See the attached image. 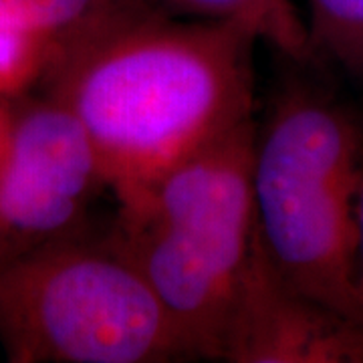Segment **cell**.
Segmentation results:
<instances>
[{
	"instance_id": "cell-3",
	"label": "cell",
	"mask_w": 363,
	"mask_h": 363,
	"mask_svg": "<svg viewBox=\"0 0 363 363\" xmlns=\"http://www.w3.org/2000/svg\"><path fill=\"white\" fill-rule=\"evenodd\" d=\"M363 125L319 87L281 91L252 145L257 240L286 285L362 321L357 196Z\"/></svg>"
},
{
	"instance_id": "cell-1",
	"label": "cell",
	"mask_w": 363,
	"mask_h": 363,
	"mask_svg": "<svg viewBox=\"0 0 363 363\" xmlns=\"http://www.w3.org/2000/svg\"><path fill=\"white\" fill-rule=\"evenodd\" d=\"M226 23L152 11L55 61L43 81L117 196L252 119V47Z\"/></svg>"
},
{
	"instance_id": "cell-12",
	"label": "cell",
	"mask_w": 363,
	"mask_h": 363,
	"mask_svg": "<svg viewBox=\"0 0 363 363\" xmlns=\"http://www.w3.org/2000/svg\"><path fill=\"white\" fill-rule=\"evenodd\" d=\"M2 121H4V111L0 109V131H2Z\"/></svg>"
},
{
	"instance_id": "cell-5",
	"label": "cell",
	"mask_w": 363,
	"mask_h": 363,
	"mask_svg": "<svg viewBox=\"0 0 363 363\" xmlns=\"http://www.w3.org/2000/svg\"><path fill=\"white\" fill-rule=\"evenodd\" d=\"M107 188L87 133L51 95L4 111L0 131V262L87 230Z\"/></svg>"
},
{
	"instance_id": "cell-2",
	"label": "cell",
	"mask_w": 363,
	"mask_h": 363,
	"mask_svg": "<svg viewBox=\"0 0 363 363\" xmlns=\"http://www.w3.org/2000/svg\"><path fill=\"white\" fill-rule=\"evenodd\" d=\"M255 130L250 119L117 196L109 233L156 293L188 357L218 362L252 252Z\"/></svg>"
},
{
	"instance_id": "cell-9",
	"label": "cell",
	"mask_w": 363,
	"mask_h": 363,
	"mask_svg": "<svg viewBox=\"0 0 363 363\" xmlns=\"http://www.w3.org/2000/svg\"><path fill=\"white\" fill-rule=\"evenodd\" d=\"M309 51L363 81V0H305Z\"/></svg>"
},
{
	"instance_id": "cell-6",
	"label": "cell",
	"mask_w": 363,
	"mask_h": 363,
	"mask_svg": "<svg viewBox=\"0 0 363 363\" xmlns=\"http://www.w3.org/2000/svg\"><path fill=\"white\" fill-rule=\"evenodd\" d=\"M218 362L363 363V323L286 285L264 257L255 230Z\"/></svg>"
},
{
	"instance_id": "cell-11",
	"label": "cell",
	"mask_w": 363,
	"mask_h": 363,
	"mask_svg": "<svg viewBox=\"0 0 363 363\" xmlns=\"http://www.w3.org/2000/svg\"><path fill=\"white\" fill-rule=\"evenodd\" d=\"M357 277H355V293H357V307L363 319V172L357 196Z\"/></svg>"
},
{
	"instance_id": "cell-4",
	"label": "cell",
	"mask_w": 363,
	"mask_h": 363,
	"mask_svg": "<svg viewBox=\"0 0 363 363\" xmlns=\"http://www.w3.org/2000/svg\"><path fill=\"white\" fill-rule=\"evenodd\" d=\"M0 343L14 363L188 359L156 293L109 230L0 262Z\"/></svg>"
},
{
	"instance_id": "cell-8",
	"label": "cell",
	"mask_w": 363,
	"mask_h": 363,
	"mask_svg": "<svg viewBox=\"0 0 363 363\" xmlns=\"http://www.w3.org/2000/svg\"><path fill=\"white\" fill-rule=\"evenodd\" d=\"M160 11L196 18L226 23L250 33L259 43H267L286 57L307 59L309 40L305 21L293 0H150Z\"/></svg>"
},
{
	"instance_id": "cell-10",
	"label": "cell",
	"mask_w": 363,
	"mask_h": 363,
	"mask_svg": "<svg viewBox=\"0 0 363 363\" xmlns=\"http://www.w3.org/2000/svg\"><path fill=\"white\" fill-rule=\"evenodd\" d=\"M52 52L45 40L0 18V97L16 95L45 79Z\"/></svg>"
},
{
	"instance_id": "cell-7",
	"label": "cell",
	"mask_w": 363,
	"mask_h": 363,
	"mask_svg": "<svg viewBox=\"0 0 363 363\" xmlns=\"http://www.w3.org/2000/svg\"><path fill=\"white\" fill-rule=\"evenodd\" d=\"M152 11L150 0H0V18L45 40L52 63Z\"/></svg>"
}]
</instances>
